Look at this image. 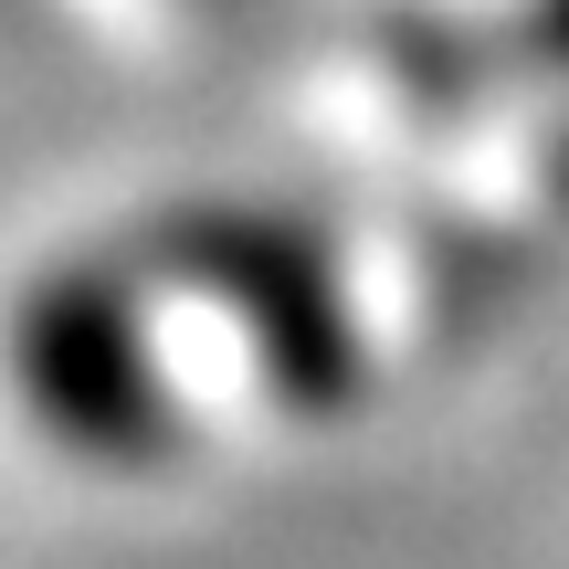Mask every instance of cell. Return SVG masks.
<instances>
[{"label":"cell","instance_id":"obj_1","mask_svg":"<svg viewBox=\"0 0 569 569\" xmlns=\"http://www.w3.org/2000/svg\"><path fill=\"white\" fill-rule=\"evenodd\" d=\"M21 401L42 411L53 443H74L84 465H138V453L169 443V401L159 369H148V338L127 317V296L106 274H63L21 306Z\"/></svg>","mask_w":569,"mask_h":569}]
</instances>
